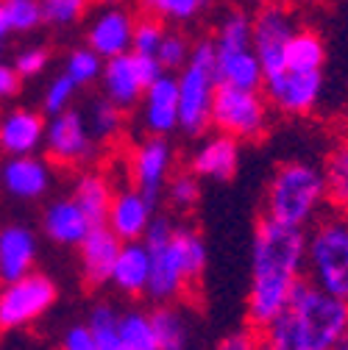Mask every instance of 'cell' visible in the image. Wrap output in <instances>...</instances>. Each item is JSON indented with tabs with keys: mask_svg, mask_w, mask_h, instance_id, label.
Wrapping results in <instances>:
<instances>
[{
	"mask_svg": "<svg viewBox=\"0 0 348 350\" xmlns=\"http://www.w3.org/2000/svg\"><path fill=\"white\" fill-rule=\"evenodd\" d=\"M307 231L287 228L259 217L251 242V286H248V325L265 331L282 317L290 295L303 273Z\"/></svg>",
	"mask_w": 348,
	"mask_h": 350,
	"instance_id": "6da1fadb",
	"label": "cell"
},
{
	"mask_svg": "<svg viewBox=\"0 0 348 350\" xmlns=\"http://www.w3.org/2000/svg\"><path fill=\"white\" fill-rule=\"evenodd\" d=\"M326 203L323 170L312 161H284L273 170L265 187V208L262 217L287 228H307L321 206Z\"/></svg>",
	"mask_w": 348,
	"mask_h": 350,
	"instance_id": "7a4b0ae2",
	"label": "cell"
},
{
	"mask_svg": "<svg viewBox=\"0 0 348 350\" xmlns=\"http://www.w3.org/2000/svg\"><path fill=\"white\" fill-rule=\"evenodd\" d=\"M282 314L290 320L307 350H329L348 336V300L332 297L303 278L295 284Z\"/></svg>",
	"mask_w": 348,
	"mask_h": 350,
	"instance_id": "3957f363",
	"label": "cell"
},
{
	"mask_svg": "<svg viewBox=\"0 0 348 350\" xmlns=\"http://www.w3.org/2000/svg\"><path fill=\"white\" fill-rule=\"evenodd\" d=\"M307 281L340 300H348V217L334 214L321 220L307 234V256H303Z\"/></svg>",
	"mask_w": 348,
	"mask_h": 350,
	"instance_id": "277c9868",
	"label": "cell"
},
{
	"mask_svg": "<svg viewBox=\"0 0 348 350\" xmlns=\"http://www.w3.org/2000/svg\"><path fill=\"white\" fill-rule=\"evenodd\" d=\"M176 83H179V131H184L187 137H201L209 128L212 100L217 90L212 39L195 42L187 64L176 75Z\"/></svg>",
	"mask_w": 348,
	"mask_h": 350,
	"instance_id": "5b68a950",
	"label": "cell"
},
{
	"mask_svg": "<svg viewBox=\"0 0 348 350\" xmlns=\"http://www.w3.org/2000/svg\"><path fill=\"white\" fill-rule=\"evenodd\" d=\"M268 114L271 106L262 92H245L217 83L209 125L217 128V134H226L237 142H253L268 131Z\"/></svg>",
	"mask_w": 348,
	"mask_h": 350,
	"instance_id": "8992f818",
	"label": "cell"
},
{
	"mask_svg": "<svg viewBox=\"0 0 348 350\" xmlns=\"http://www.w3.org/2000/svg\"><path fill=\"white\" fill-rule=\"evenodd\" d=\"M59 289L51 275L31 273L14 284L0 286V331H17L36 323L42 314L51 312Z\"/></svg>",
	"mask_w": 348,
	"mask_h": 350,
	"instance_id": "52a82bcc",
	"label": "cell"
},
{
	"mask_svg": "<svg viewBox=\"0 0 348 350\" xmlns=\"http://www.w3.org/2000/svg\"><path fill=\"white\" fill-rule=\"evenodd\" d=\"M173 226L167 217H153V223L148 226L145 237H142V245L151 256V281H148V297L159 306H170L176 297H182L190 284L184 281L176 258H173V250H170V237H173Z\"/></svg>",
	"mask_w": 348,
	"mask_h": 350,
	"instance_id": "ba28073f",
	"label": "cell"
},
{
	"mask_svg": "<svg viewBox=\"0 0 348 350\" xmlns=\"http://www.w3.org/2000/svg\"><path fill=\"white\" fill-rule=\"evenodd\" d=\"M162 75V67L156 59L137 56V53H125L117 59L103 62L101 72V86H103V98L117 106L120 111L140 106L145 90Z\"/></svg>",
	"mask_w": 348,
	"mask_h": 350,
	"instance_id": "9c48e42d",
	"label": "cell"
},
{
	"mask_svg": "<svg viewBox=\"0 0 348 350\" xmlns=\"http://www.w3.org/2000/svg\"><path fill=\"white\" fill-rule=\"evenodd\" d=\"M295 31H298V23L287 6L268 3V6H259L251 14V48L259 59V67H262L265 78L279 75L284 70L282 53Z\"/></svg>",
	"mask_w": 348,
	"mask_h": 350,
	"instance_id": "30bf717a",
	"label": "cell"
},
{
	"mask_svg": "<svg viewBox=\"0 0 348 350\" xmlns=\"http://www.w3.org/2000/svg\"><path fill=\"white\" fill-rule=\"evenodd\" d=\"M45 148L48 159L62 167H84L90 164L98 153V142L92 139L90 128L81 111L70 109L59 117H51L45 122Z\"/></svg>",
	"mask_w": 348,
	"mask_h": 350,
	"instance_id": "8fae6325",
	"label": "cell"
},
{
	"mask_svg": "<svg viewBox=\"0 0 348 350\" xmlns=\"http://www.w3.org/2000/svg\"><path fill=\"white\" fill-rule=\"evenodd\" d=\"M128 172H132V187L142 192L151 203H156L176 172V148L164 137H145L132 148L128 156Z\"/></svg>",
	"mask_w": 348,
	"mask_h": 350,
	"instance_id": "7c38bea8",
	"label": "cell"
},
{
	"mask_svg": "<svg viewBox=\"0 0 348 350\" xmlns=\"http://www.w3.org/2000/svg\"><path fill=\"white\" fill-rule=\"evenodd\" d=\"M323 92V72H287L282 70L279 75H271L262 81V95L268 106H276L287 117H301L310 114Z\"/></svg>",
	"mask_w": 348,
	"mask_h": 350,
	"instance_id": "4fadbf2b",
	"label": "cell"
},
{
	"mask_svg": "<svg viewBox=\"0 0 348 350\" xmlns=\"http://www.w3.org/2000/svg\"><path fill=\"white\" fill-rule=\"evenodd\" d=\"M134 23H137L134 12L125 9V6L98 9L90 17V25H86V48L103 62L132 53Z\"/></svg>",
	"mask_w": 348,
	"mask_h": 350,
	"instance_id": "5bb4252c",
	"label": "cell"
},
{
	"mask_svg": "<svg viewBox=\"0 0 348 350\" xmlns=\"http://www.w3.org/2000/svg\"><path fill=\"white\" fill-rule=\"evenodd\" d=\"M153 206L142 192H137L134 187L125 189H114L112 195V206L106 214V228L125 245V242H142L148 226L153 223Z\"/></svg>",
	"mask_w": 348,
	"mask_h": 350,
	"instance_id": "9a60e30c",
	"label": "cell"
},
{
	"mask_svg": "<svg viewBox=\"0 0 348 350\" xmlns=\"http://www.w3.org/2000/svg\"><path fill=\"white\" fill-rule=\"evenodd\" d=\"M140 122L148 131V137H170L179 131V83L176 75L162 72L142 95Z\"/></svg>",
	"mask_w": 348,
	"mask_h": 350,
	"instance_id": "2e32d148",
	"label": "cell"
},
{
	"mask_svg": "<svg viewBox=\"0 0 348 350\" xmlns=\"http://www.w3.org/2000/svg\"><path fill=\"white\" fill-rule=\"evenodd\" d=\"M243 148L237 139L226 134H212L203 137L201 145L190 156V172L195 178H209V181H232L240 167Z\"/></svg>",
	"mask_w": 348,
	"mask_h": 350,
	"instance_id": "e0dca14e",
	"label": "cell"
},
{
	"mask_svg": "<svg viewBox=\"0 0 348 350\" xmlns=\"http://www.w3.org/2000/svg\"><path fill=\"white\" fill-rule=\"evenodd\" d=\"M45 142V117L34 109H12L0 117V150L9 159L36 156Z\"/></svg>",
	"mask_w": 348,
	"mask_h": 350,
	"instance_id": "ac0fdd59",
	"label": "cell"
},
{
	"mask_svg": "<svg viewBox=\"0 0 348 350\" xmlns=\"http://www.w3.org/2000/svg\"><path fill=\"white\" fill-rule=\"evenodd\" d=\"M36 234L25 226H3L0 228V286L14 284L34 273L36 265Z\"/></svg>",
	"mask_w": 348,
	"mask_h": 350,
	"instance_id": "d6986e66",
	"label": "cell"
},
{
	"mask_svg": "<svg viewBox=\"0 0 348 350\" xmlns=\"http://www.w3.org/2000/svg\"><path fill=\"white\" fill-rule=\"evenodd\" d=\"M51 164L39 156L6 159L0 167V187L17 200H36L51 189Z\"/></svg>",
	"mask_w": 348,
	"mask_h": 350,
	"instance_id": "ffe728a7",
	"label": "cell"
},
{
	"mask_svg": "<svg viewBox=\"0 0 348 350\" xmlns=\"http://www.w3.org/2000/svg\"><path fill=\"white\" fill-rule=\"evenodd\" d=\"M120 239L106 228L98 226L86 234V239L78 245V256H81V275L90 286H101L109 284L114 258L120 253Z\"/></svg>",
	"mask_w": 348,
	"mask_h": 350,
	"instance_id": "44dd1931",
	"label": "cell"
},
{
	"mask_svg": "<svg viewBox=\"0 0 348 350\" xmlns=\"http://www.w3.org/2000/svg\"><path fill=\"white\" fill-rule=\"evenodd\" d=\"M42 231L53 245L78 247L86 239V234L92 231V223L84 217V211L75 206L73 198H62L53 200L42 214Z\"/></svg>",
	"mask_w": 348,
	"mask_h": 350,
	"instance_id": "7402d4cb",
	"label": "cell"
},
{
	"mask_svg": "<svg viewBox=\"0 0 348 350\" xmlns=\"http://www.w3.org/2000/svg\"><path fill=\"white\" fill-rule=\"evenodd\" d=\"M148 281H151V256H148L145 245L142 242L120 245L109 284L128 297H140L148 292Z\"/></svg>",
	"mask_w": 348,
	"mask_h": 350,
	"instance_id": "603a6c76",
	"label": "cell"
},
{
	"mask_svg": "<svg viewBox=\"0 0 348 350\" xmlns=\"http://www.w3.org/2000/svg\"><path fill=\"white\" fill-rule=\"evenodd\" d=\"M112 184L103 172H81L75 178V187H73V200L75 206L84 211V217L92 223V228L98 226H106V214H109V206H112Z\"/></svg>",
	"mask_w": 348,
	"mask_h": 350,
	"instance_id": "cb8c5ba5",
	"label": "cell"
},
{
	"mask_svg": "<svg viewBox=\"0 0 348 350\" xmlns=\"http://www.w3.org/2000/svg\"><path fill=\"white\" fill-rule=\"evenodd\" d=\"M170 250H173V258H176L184 281L190 286L198 284L203 270H206V261H209V250H206L203 237L192 226H176L173 228V237H170Z\"/></svg>",
	"mask_w": 348,
	"mask_h": 350,
	"instance_id": "d4e9b609",
	"label": "cell"
},
{
	"mask_svg": "<svg viewBox=\"0 0 348 350\" xmlns=\"http://www.w3.org/2000/svg\"><path fill=\"white\" fill-rule=\"evenodd\" d=\"M323 62H326V45L321 33L310 28H298L282 53V64L287 72H303V75L323 72Z\"/></svg>",
	"mask_w": 348,
	"mask_h": 350,
	"instance_id": "484cf974",
	"label": "cell"
},
{
	"mask_svg": "<svg viewBox=\"0 0 348 350\" xmlns=\"http://www.w3.org/2000/svg\"><path fill=\"white\" fill-rule=\"evenodd\" d=\"M156 350H187L190 345V323L176 306H156L153 312H148Z\"/></svg>",
	"mask_w": 348,
	"mask_h": 350,
	"instance_id": "4316f807",
	"label": "cell"
},
{
	"mask_svg": "<svg viewBox=\"0 0 348 350\" xmlns=\"http://www.w3.org/2000/svg\"><path fill=\"white\" fill-rule=\"evenodd\" d=\"M323 184H326V200L348 217V137L340 139L323 164Z\"/></svg>",
	"mask_w": 348,
	"mask_h": 350,
	"instance_id": "83f0119b",
	"label": "cell"
},
{
	"mask_svg": "<svg viewBox=\"0 0 348 350\" xmlns=\"http://www.w3.org/2000/svg\"><path fill=\"white\" fill-rule=\"evenodd\" d=\"M214 56H226V53H240L251 51V14L243 9H234L223 17V23L217 25V33L212 39Z\"/></svg>",
	"mask_w": 348,
	"mask_h": 350,
	"instance_id": "f1b7e54d",
	"label": "cell"
},
{
	"mask_svg": "<svg viewBox=\"0 0 348 350\" xmlns=\"http://www.w3.org/2000/svg\"><path fill=\"white\" fill-rule=\"evenodd\" d=\"M84 120H86V128H90L95 142H109V139L120 137V131H123V111L117 106H112L106 98L92 100Z\"/></svg>",
	"mask_w": 348,
	"mask_h": 350,
	"instance_id": "f546056e",
	"label": "cell"
},
{
	"mask_svg": "<svg viewBox=\"0 0 348 350\" xmlns=\"http://www.w3.org/2000/svg\"><path fill=\"white\" fill-rule=\"evenodd\" d=\"M117 331H120V339H123L125 350H156V339H153V328H151L148 312L132 309V312L120 314Z\"/></svg>",
	"mask_w": 348,
	"mask_h": 350,
	"instance_id": "4dcf8cb0",
	"label": "cell"
},
{
	"mask_svg": "<svg viewBox=\"0 0 348 350\" xmlns=\"http://www.w3.org/2000/svg\"><path fill=\"white\" fill-rule=\"evenodd\" d=\"M117 320H120V314L112 303H98L90 312L86 325H90V331L95 336V350H125L120 331H117Z\"/></svg>",
	"mask_w": 348,
	"mask_h": 350,
	"instance_id": "1f68e13d",
	"label": "cell"
},
{
	"mask_svg": "<svg viewBox=\"0 0 348 350\" xmlns=\"http://www.w3.org/2000/svg\"><path fill=\"white\" fill-rule=\"evenodd\" d=\"M203 9H206V3H201V0H151V3H142V14L156 17L162 25L192 23Z\"/></svg>",
	"mask_w": 348,
	"mask_h": 350,
	"instance_id": "d6a6232c",
	"label": "cell"
},
{
	"mask_svg": "<svg viewBox=\"0 0 348 350\" xmlns=\"http://www.w3.org/2000/svg\"><path fill=\"white\" fill-rule=\"evenodd\" d=\"M164 195L170 200L173 208L179 211H192L201 200V181L195 178V175L190 170H182V172H173L170 181L164 187Z\"/></svg>",
	"mask_w": 348,
	"mask_h": 350,
	"instance_id": "836d02e7",
	"label": "cell"
},
{
	"mask_svg": "<svg viewBox=\"0 0 348 350\" xmlns=\"http://www.w3.org/2000/svg\"><path fill=\"white\" fill-rule=\"evenodd\" d=\"M103 72V59H98L90 48H75L67 53V62H64V75L75 83V86H86L98 81Z\"/></svg>",
	"mask_w": 348,
	"mask_h": 350,
	"instance_id": "e575fe53",
	"label": "cell"
},
{
	"mask_svg": "<svg viewBox=\"0 0 348 350\" xmlns=\"http://www.w3.org/2000/svg\"><path fill=\"white\" fill-rule=\"evenodd\" d=\"M42 9V23L51 25V28H73L84 20L86 14V3L81 0H42L39 3Z\"/></svg>",
	"mask_w": 348,
	"mask_h": 350,
	"instance_id": "d590c367",
	"label": "cell"
},
{
	"mask_svg": "<svg viewBox=\"0 0 348 350\" xmlns=\"http://www.w3.org/2000/svg\"><path fill=\"white\" fill-rule=\"evenodd\" d=\"M164 33H167V28H164L156 17H151V14L137 17V23H134V36H132V53L156 59V51H159V45H162Z\"/></svg>",
	"mask_w": 348,
	"mask_h": 350,
	"instance_id": "8d00e7d4",
	"label": "cell"
},
{
	"mask_svg": "<svg viewBox=\"0 0 348 350\" xmlns=\"http://www.w3.org/2000/svg\"><path fill=\"white\" fill-rule=\"evenodd\" d=\"M190 53H192V45L187 42V36L179 33V31H167L164 39H162V45H159V51H156V64L162 67V72L173 75L176 70H182L187 64Z\"/></svg>",
	"mask_w": 348,
	"mask_h": 350,
	"instance_id": "74e56055",
	"label": "cell"
},
{
	"mask_svg": "<svg viewBox=\"0 0 348 350\" xmlns=\"http://www.w3.org/2000/svg\"><path fill=\"white\" fill-rule=\"evenodd\" d=\"M3 14L12 33H31L42 25V9L39 0H6Z\"/></svg>",
	"mask_w": 348,
	"mask_h": 350,
	"instance_id": "f35d334b",
	"label": "cell"
},
{
	"mask_svg": "<svg viewBox=\"0 0 348 350\" xmlns=\"http://www.w3.org/2000/svg\"><path fill=\"white\" fill-rule=\"evenodd\" d=\"M75 90H78V86H75L64 72L56 75V78L45 86V95H42V111L51 114V117H59V114L70 111V103H73V98H75Z\"/></svg>",
	"mask_w": 348,
	"mask_h": 350,
	"instance_id": "ab89813d",
	"label": "cell"
},
{
	"mask_svg": "<svg viewBox=\"0 0 348 350\" xmlns=\"http://www.w3.org/2000/svg\"><path fill=\"white\" fill-rule=\"evenodd\" d=\"M48 64H51V51L45 48V45H25V48H20L17 53H14V59H12V67H14V72L20 75V81L23 78H36V75H42L48 70Z\"/></svg>",
	"mask_w": 348,
	"mask_h": 350,
	"instance_id": "60d3db41",
	"label": "cell"
},
{
	"mask_svg": "<svg viewBox=\"0 0 348 350\" xmlns=\"http://www.w3.org/2000/svg\"><path fill=\"white\" fill-rule=\"evenodd\" d=\"M62 350H95V336L86 323H75L62 336Z\"/></svg>",
	"mask_w": 348,
	"mask_h": 350,
	"instance_id": "b9f144b4",
	"label": "cell"
},
{
	"mask_svg": "<svg viewBox=\"0 0 348 350\" xmlns=\"http://www.w3.org/2000/svg\"><path fill=\"white\" fill-rule=\"evenodd\" d=\"M20 75L14 72V67H12V62H3L0 59V103L3 100H9V98H14L17 92H20Z\"/></svg>",
	"mask_w": 348,
	"mask_h": 350,
	"instance_id": "7bdbcfd3",
	"label": "cell"
},
{
	"mask_svg": "<svg viewBox=\"0 0 348 350\" xmlns=\"http://www.w3.org/2000/svg\"><path fill=\"white\" fill-rule=\"evenodd\" d=\"M253 342H256L253 331H234V334L223 336L212 350H253Z\"/></svg>",
	"mask_w": 348,
	"mask_h": 350,
	"instance_id": "ee69618b",
	"label": "cell"
},
{
	"mask_svg": "<svg viewBox=\"0 0 348 350\" xmlns=\"http://www.w3.org/2000/svg\"><path fill=\"white\" fill-rule=\"evenodd\" d=\"M9 23H6V14H3V3H0V48L6 45V39H9Z\"/></svg>",
	"mask_w": 348,
	"mask_h": 350,
	"instance_id": "f6af8a7d",
	"label": "cell"
},
{
	"mask_svg": "<svg viewBox=\"0 0 348 350\" xmlns=\"http://www.w3.org/2000/svg\"><path fill=\"white\" fill-rule=\"evenodd\" d=\"M329 350H348V336H343V339H340L334 347H329Z\"/></svg>",
	"mask_w": 348,
	"mask_h": 350,
	"instance_id": "bcb514c9",
	"label": "cell"
}]
</instances>
